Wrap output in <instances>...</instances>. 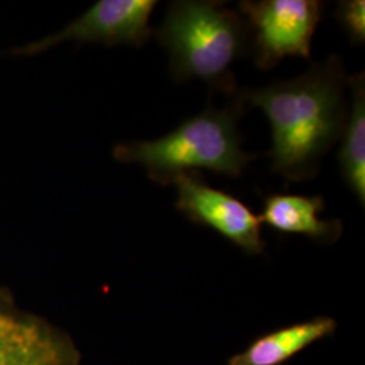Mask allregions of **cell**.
I'll return each mask as SVG.
<instances>
[{
  "mask_svg": "<svg viewBox=\"0 0 365 365\" xmlns=\"http://www.w3.org/2000/svg\"><path fill=\"white\" fill-rule=\"evenodd\" d=\"M176 209L196 225L212 229L247 255H260L265 249L257 214L238 197L217 190L200 173L179 178Z\"/></svg>",
  "mask_w": 365,
  "mask_h": 365,
  "instance_id": "obj_5",
  "label": "cell"
},
{
  "mask_svg": "<svg viewBox=\"0 0 365 365\" xmlns=\"http://www.w3.org/2000/svg\"><path fill=\"white\" fill-rule=\"evenodd\" d=\"M153 36L170 57L176 83L197 80L227 95L237 92L232 69L249 53L248 27L223 1H170Z\"/></svg>",
  "mask_w": 365,
  "mask_h": 365,
  "instance_id": "obj_3",
  "label": "cell"
},
{
  "mask_svg": "<svg viewBox=\"0 0 365 365\" xmlns=\"http://www.w3.org/2000/svg\"><path fill=\"white\" fill-rule=\"evenodd\" d=\"M238 11L248 27L249 53L256 66L269 71L284 57L312 56V42L322 19L319 0H244Z\"/></svg>",
  "mask_w": 365,
  "mask_h": 365,
  "instance_id": "obj_4",
  "label": "cell"
},
{
  "mask_svg": "<svg viewBox=\"0 0 365 365\" xmlns=\"http://www.w3.org/2000/svg\"><path fill=\"white\" fill-rule=\"evenodd\" d=\"M75 352L51 329L0 310V365H73Z\"/></svg>",
  "mask_w": 365,
  "mask_h": 365,
  "instance_id": "obj_7",
  "label": "cell"
},
{
  "mask_svg": "<svg viewBox=\"0 0 365 365\" xmlns=\"http://www.w3.org/2000/svg\"><path fill=\"white\" fill-rule=\"evenodd\" d=\"M351 107L341 134L339 165L348 190L365 205V75L357 72L348 78Z\"/></svg>",
  "mask_w": 365,
  "mask_h": 365,
  "instance_id": "obj_10",
  "label": "cell"
},
{
  "mask_svg": "<svg viewBox=\"0 0 365 365\" xmlns=\"http://www.w3.org/2000/svg\"><path fill=\"white\" fill-rule=\"evenodd\" d=\"M337 322L330 317L294 324L253 341L245 351L235 354L227 365H280L314 342L331 336Z\"/></svg>",
  "mask_w": 365,
  "mask_h": 365,
  "instance_id": "obj_9",
  "label": "cell"
},
{
  "mask_svg": "<svg viewBox=\"0 0 365 365\" xmlns=\"http://www.w3.org/2000/svg\"><path fill=\"white\" fill-rule=\"evenodd\" d=\"M156 0H101L52 37L31 45L29 52L46 51L64 41L128 43L143 46L153 36L150 15Z\"/></svg>",
  "mask_w": 365,
  "mask_h": 365,
  "instance_id": "obj_6",
  "label": "cell"
},
{
  "mask_svg": "<svg viewBox=\"0 0 365 365\" xmlns=\"http://www.w3.org/2000/svg\"><path fill=\"white\" fill-rule=\"evenodd\" d=\"M348 78L342 58L331 54L298 78L235 92L244 107L260 108L269 122L272 172L289 182L318 175L346 122Z\"/></svg>",
  "mask_w": 365,
  "mask_h": 365,
  "instance_id": "obj_1",
  "label": "cell"
},
{
  "mask_svg": "<svg viewBox=\"0 0 365 365\" xmlns=\"http://www.w3.org/2000/svg\"><path fill=\"white\" fill-rule=\"evenodd\" d=\"M334 16L353 45H364L365 1L342 0L339 1Z\"/></svg>",
  "mask_w": 365,
  "mask_h": 365,
  "instance_id": "obj_11",
  "label": "cell"
},
{
  "mask_svg": "<svg viewBox=\"0 0 365 365\" xmlns=\"http://www.w3.org/2000/svg\"><path fill=\"white\" fill-rule=\"evenodd\" d=\"M232 96L225 107L209 105L163 137L118 145L115 158L143 165L149 179L160 185H173L199 170L240 178L256 155L242 149L238 119L245 107L235 92Z\"/></svg>",
  "mask_w": 365,
  "mask_h": 365,
  "instance_id": "obj_2",
  "label": "cell"
},
{
  "mask_svg": "<svg viewBox=\"0 0 365 365\" xmlns=\"http://www.w3.org/2000/svg\"><path fill=\"white\" fill-rule=\"evenodd\" d=\"M325 200L319 195L271 194L264 197L259 214L261 225L282 235L307 237L319 244H334L342 235L339 220H322Z\"/></svg>",
  "mask_w": 365,
  "mask_h": 365,
  "instance_id": "obj_8",
  "label": "cell"
}]
</instances>
